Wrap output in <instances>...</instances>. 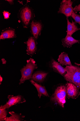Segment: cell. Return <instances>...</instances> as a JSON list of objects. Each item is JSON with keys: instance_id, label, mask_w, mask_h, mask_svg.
I'll return each instance as SVG.
<instances>
[{"instance_id": "cell-21", "label": "cell", "mask_w": 80, "mask_h": 121, "mask_svg": "<svg viewBox=\"0 0 80 121\" xmlns=\"http://www.w3.org/2000/svg\"><path fill=\"white\" fill-rule=\"evenodd\" d=\"M73 11L76 13L78 12H79V13L80 14V4L77 6H76L74 8Z\"/></svg>"}, {"instance_id": "cell-10", "label": "cell", "mask_w": 80, "mask_h": 121, "mask_svg": "<svg viewBox=\"0 0 80 121\" xmlns=\"http://www.w3.org/2000/svg\"><path fill=\"white\" fill-rule=\"evenodd\" d=\"M16 37L15 30V29L10 27L3 30L0 36V40L7 39H11Z\"/></svg>"}, {"instance_id": "cell-16", "label": "cell", "mask_w": 80, "mask_h": 121, "mask_svg": "<svg viewBox=\"0 0 80 121\" xmlns=\"http://www.w3.org/2000/svg\"><path fill=\"white\" fill-rule=\"evenodd\" d=\"M30 82L36 88L38 91V96L40 98L43 95L49 97L47 91L44 86L38 84L33 80L30 81Z\"/></svg>"}, {"instance_id": "cell-5", "label": "cell", "mask_w": 80, "mask_h": 121, "mask_svg": "<svg viewBox=\"0 0 80 121\" xmlns=\"http://www.w3.org/2000/svg\"><path fill=\"white\" fill-rule=\"evenodd\" d=\"M73 2L70 0H63L61 2L58 13L64 14L67 18L71 16L73 11Z\"/></svg>"}, {"instance_id": "cell-22", "label": "cell", "mask_w": 80, "mask_h": 121, "mask_svg": "<svg viewBox=\"0 0 80 121\" xmlns=\"http://www.w3.org/2000/svg\"><path fill=\"white\" fill-rule=\"evenodd\" d=\"M6 1H7L10 4L12 5H13L14 4V0H6Z\"/></svg>"}, {"instance_id": "cell-11", "label": "cell", "mask_w": 80, "mask_h": 121, "mask_svg": "<svg viewBox=\"0 0 80 121\" xmlns=\"http://www.w3.org/2000/svg\"><path fill=\"white\" fill-rule=\"evenodd\" d=\"M60 63L52 59L51 62L52 67L54 70L64 77L67 73V71L65 68L61 65Z\"/></svg>"}, {"instance_id": "cell-15", "label": "cell", "mask_w": 80, "mask_h": 121, "mask_svg": "<svg viewBox=\"0 0 80 121\" xmlns=\"http://www.w3.org/2000/svg\"><path fill=\"white\" fill-rule=\"evenodd\" d=\"M58 60L62 65L71 66L72 65L68 54L65 52L61 53L60 55Z\"/></svg>"}, {"instance_id": "cell-9", "label": "cell", "mask_w": 80, "mask_h": 121, "mask_svg": "<svg viewBox=\"0 0 80 121\" xmlns=\"http://www.w3.org/2000/svg\"><path fill=\"white\" fill-rule=\"evenodd\" d=\"M66 86L67 94L68 98L76 99L80 95L79 89L74 84L67 83Z\"/></svg>"}, {"instance_id": "cell-2", "label": "cell", "mask_w": 80, "mask_h": 121, "mask_svg": "<svg viewBox=\"0 0 80 121\" xmlns=\"http://www.w3.org/2000/svg\"><path fill=\"white\" fill-rule=\"evenodd\" d=\"M67 73L65 75V79L72 83L79 89H80V68L77 66H66L65 68Z\"/></svg>"}, {"instance_id": "cell-12", "label": "cell", "mask_w": 80, "mask_h": 121, "mask_svg": "<svg viewBox=\"0 0 80 121\" xmlns=\"http://www.w3.org/2000/svg\"><path fill=\"white\" fill-rule=\"evenodd\" d=\"M62 44L64 47H71L74 44L79 43L80 40L74 39L72 36L67 35L62 40Z\"/></svg>"}, {"instance_id": "cell-19", "label": "cell", "mask_w": 80, "mask_h": 121, "mask_svg": "<svg viewBox=\"0 0 80 121\" xmlns=\"http://www.w3.org/2000/svg\"><path fill=\"white\" fill-rule=\"evenodd\" d=\"M71 17L75 20V22L78 23L80 25V15L76 14L73 11Z\"/></svg>"}, {"instance_id": "cell-7", "label": "cell", "mask_w": 80, "mask_h": 121, "mask_svg": "<svg viewBox=\"0 0 80 121\" xmlns=\"http://www.w3.org/2000/svg\"><path fill=\"white\" fill-rule=\"evenodd\" d=\"M36 39L34 37H31L27 41L24 42L27 46V53L31 56L36 53L37 50Z\"/></svg>"}, {"instance_id": "cell-20", "label": "cell", "mask_w": 80, "mask_h": 121, "mask_svg": "<svg viewBox=\"0 0 80 121\" xmlns=\"http://www.w3.org/2000/svg\"><path fill=\"white\" fill-rule=\"evenodd\" d=\"M3 14L5 19H7L9 18L11 13L8 12L4 10L3 12Z\"/></svg>"}, {"instance_id": "cell-18", "label": "cell", "mask_w": 80, "mask_h": 121, "mask_svg": "<svg viewBox=\"0 0 80 121\" xmlns=\"http://www.w3.org/2000/svg\"><path fill=\"white\" fill-rule=\"evenodd\" d=\"M7 115V112L6 109H0V121H5Z\"/></svg>"}, {"instance_id": "cell-17", "label": "cell", "mask_w": 80, "mask_h": 121, "mask_svg": "<svg viewBox=\"0 0 80 121\" xmlns=\"http://www.w3.org/2000/svg\"><path fill=\"white\" fill-rule=\"evenodd\" d=\"M9 113L11 115L10 117H7L5 121H20L21 118L20 115L15 113L14 112H10Z\"/></svg>"}, {"instance_id": "cell-1", "label": "cell", "mask_w": 80, "mask_h": 121, "mask_svg": "<svg viewBox=\"0 0 80 121\" xmlns=\"http://www.w3.org/2000/svg\"><path fill=\"white\" fill-rule=\"evenodd\" d=\"M27 3L21 8L18 14L19 21L21 23L24 28H28L30 27L32 21L35 17L33 10Z\"/></svg>"}, {"instance_id": "cell-14", "label": "cell", "mask_w": 80, "mask_h": 121, "mask_svg": "<svg viewBox=\"0 0 80 121\" xmlns=\"http://www.w3.org/2000/svg\"><path fill=\"white\" fill-rule=\"evenodd\" d=\"M67 35H72L74 33L80 30V28L77 27L75 22L72 21V22H70L68 18H67Z\"/></svg>"}, {"instance_id": "cell-6", "label": "cell", "mask_w": 80, "mask_h": 121, "mask_svg": "<svg viewBox=\"0 0 80 121\" xmlns=\"http://www.w3.org/2000/svg\"><path fill=\"white\" fill-rule=\"evenodd\" d=\"M43 27V25L41 21L33 20L30 27V32L33 37L38 39L41 34Z\"/></svg>"}, {"instance_id": "cell-3", "label": "cell", "mask_w": 80, "mask_h": 121, "mask_svg": "<svg viewBox=\"0 0 80 121\" xmlns=\"http://www.w3.org/2000/svg\"><path fill=\"white\" fill-rule=\"evenodd\" d=\"M27 62L26 66L20 70L22 77L20 80L19 84L32 78L33 71L38 68L37 64H35V61L33 59L30 58L27 60Z\"/></svg>"}, {"instance_id": "cell-13", "label": "cell", "mask_w": 80, "mask_h": 121, "mask_svg": "<svg viewBox=\"0 0 80 121\" xmlns=\"http://www.w3.org/2000/svg\"><path fill=\"white\" fill-rule=\"evenodd\" d=\"M48 73L38 71L34 73L32 75V79L33 80L38 82H43L46 78Z\"/></svg>"}, {"instance_id": "cell-4", "label": "cell", "mask_w": 80, "mask_h": 121, "mask_svg": "<svg viewBox=\"0 0 80 121\" xmlns=\"http://www.w3.org/2000/svg\"><path fill=\"white\" fill-rule=\"evenodd\" d=\"M66 86H60L56 89L54 94L51 98V100L64 108V104L66 103Z\"/></svg>"}, {"instance_id": "cell-8", "label": "cell", "mask_w": 80, "mask_h": 121, "mask_svg": "<svg viewBox=\"0 0 80 121\" xmlns=\"http://www.w3.org/2000/svg\"><path fill=\"white\" fill-rule=\"evenodd\" d=\"M8 98L9 99L8 102L4 105L1 106L0 108L6 109L17 104L21 103L26 102L25 99L19 95L15 96H14L13 95H9L8 96Z\"/></svg>"}]
</instances>
